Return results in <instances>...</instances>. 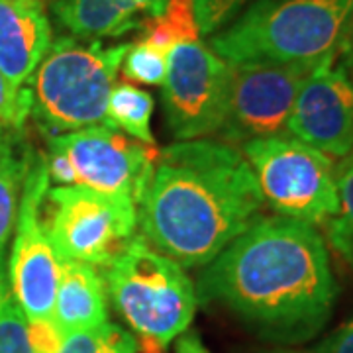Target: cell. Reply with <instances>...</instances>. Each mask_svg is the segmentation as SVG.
<instances>
[{
	"instance_id": "6da1fadb",
	"label": "cell",
	"mask_w": 353,
	"mask_h": 353,
	"mask_svg": "<svg viewBox=\"0 0 353 353\" xmlns=\"http://www.w3.org/2000/svg\"><path fill=\"white\" fill-rule=\"evenodd\" d=\"M196 301L226 306L261 338L303 343L338 299L322 234L292 218H259L202 271Z\"/></svg>"
},
{
	"instance_id": "7a4b0ae2",
	"label": "cell",
	"mask_w": 353,
	"mask_h": 353,
	"mask_svg": "<svg viewBox=\"0 0 353 353\" xmlns=\"http://www.w3.org/2000/svg\"><path fill=\"white\" fill-rule=\"evenodd\" d=\"M263 204L238 148L187 139L159 150L138 212L148 243L185 269L218 257L259 220Z\"/></svg>"
},
{
	"instance_id": "3957f363",
	"label": "cell",
	"mask_w": 353,
	"mask_h": 353,
	"mask_svg": "<svg viewBox=\"0 0 353 353\" xmlns=\"http://www.w3.org/2000/svg\"><path fill=\"white\" fill-rule=\"evenodd\" d=\"M353 0H253L210 38L226 63L316 65L336 55Z\"/></svg>"
},
{
	"instance_id": "277c9868",
	"label": "cell",
	"mask_w": 353,
	"mask_h": 353,
	"mask_svg": "<svg viewBox=\"0 0 353 353\" xmlns=\"http://www.w3.org/2000/svg\"><path fill=\"white\" fill-rule=\"evenodd\" d=\"M104 285L143 353H165L194 318L196 292L189 275L143 238L106 267Z\"/></svg>"
},
{
	"instance_id": "5b68a950",
	"label": "cell",
	"mask_w": 353,
	"mask_h": 353,
	"mask_svg": "<svg viewBox=\"0 0 353 353\" xmlns=\"http://www.w3.org/2000/svg\"><path fill=\"white\" fill-rule=\"evenodd\" d=\"M128 43L104 48L99 39L59 38L36 67L32 112L48 132H75L104 124L108 97Z\"/></svg>"
},
{
	"instance_id": "8992f818",
	"label": "cell",
	"mask_w": 353,
	"mask_h": 353,
	"mask_svg": "<svg viewBox=\"0 0 353 353\" xmlns=\"http://www.w3.org/2000/svg\"><path fill=\"white\" fill-rule=\"evenodd\" d=\"M263 201L279 216L326 226L338 212V181L332 157L290 134L243 143Z\"/></svg>"
},
{
	"instance_id": "52a82bcc",
	"label": "cell",
	"mask_w": 353,
	"mask_h": 353,
	"mask_svg": "<svg viewBox=\"0 0 353 353\" xmlns=\"http://www.w3.org/2000/svg\"><path fill=\"white\" fill-rule=\"evenodd\" d=\"M48 196L55 208L46 224L57 259L108 267L136 240L138 204L128 196L85 187H55Z\"/></svg>"
},
{
	"instance_id": "ba28073f",
	"label": "cell",
	"mask_w": 353,
	"mask_h": 353,
	"mask_svg": "<svg viewBox=\"0 0 353 353\" xmlns=\"http://www.w3.org/2000/svg\"><path fill=\"white\" fill-rule=\"evenodd\" d=\"M50 183L46 157L30 152L10 255V292L28 324L53 322L59 283V259L51 245L48 224L41 220Z\"/></svg>"
},
{
	"instance_id": "9c48e42d",
	"label": "cell",
	"mask_w": 353,
	"mask_h": 353,
	"mask_svg": "<svg viewBox=\"0 0 353 353\" xmlns=\"http://www.w3.org/2000/svg\"><path fill=\"white\" fill-rule=\"evenodd\" d=\"M230 67L201 39L179 41L167 51L163 106L176 141L218 134L228 108Z\"/></svg>"
},
{
	"instance_id": "30bf717a",
	"label": "cell",
	"mask_w": 353,
	"mask_h": 353,
	"mask_svg": "<svg viewBox=\"0 0 353 353\" xmlns=\"http://www.w3.org/2000/svg\"><path fill=\"white\" fill-rule=\"evenodd\" d=\"M50 150H57L69 159L77 187L128 196L138 208L159 155L155 143H141L106 124L51 136Z\"/></svg>"
},
{
	"instance_id": "8fae6325",
	"label": "cell",
	"mask_w": 353,
	"mask_h": 353,
	"mask_svg": "<svg viewBox=\"0 0 353 353\" xmlns=\"http://www.w3.org/2000/svg\"><path fill=\"white\" fill-rule=\"evenodd\" d=\"M228 67L226 118L218 134L234 143L285 134L299 90L314 65L228 63Z\"/></svg>"
},
{
	"instance_id": "7c38bea8",
	"label": "cell",
	"mask_w": 353,
	"mask_h": 353,
	"mask_svg": "<svg viewBox=\"0 0 353 353\" xmlns=\"http://www.w3.org/2000/svg\"><path fill=\"white\" fill-rule=\"evenodd\" d=\"M336 55L322 59L306 77L287 134L330 157H347L353 152V79L336 63Z\"/></svg>"
},
{
	"instance_id": "4fadbf2b",
	"label": "cell",
	"mask_w": 353,
	"mask_h": 353,
	"mask_svg": "<svg viewBox=\"0 0 353 353\" xmlns=\"http://www.w3.org/2000/svg\"><path fill=\"white\" fill-rule=\"evenodd\" d=\"M51 48V24L41 0H0V73L24 87Z\"/></svg>"
},
{
	"instance_id": "5bb4252c",
	"label": "cell",
	"mask_w": 353,
	"mask_h": 353,
	"mask_svg": "<svg viewBox=\"0 0 353 353\" xmlns=\"http://www.w3.org/2000/svg\"><path fill=\"white\" fill-rule=\"evenodd\" d=\"M167 0H53V14L75 38H118L159 16Z\"/></svg>"
},
{
	"instance_id": "9a60e30c",
	"label": "cell",
	"mask_w": 353,
	"mask_h": 353,
	"mask_svg": "<svg viewBox=\"0 0 353 353\" xmlns=\"http://www.w3.org/2000/svg\"><path fill=\"white\" fill-rule=\"evenodd\" d=\"M108 322L106 285L94 265L59 259L53 324L61 336Z\"/></svg>"
},
{
	"instance_id": "2e32d148",
	"label": "cell",
	"mask_w": 353,
	"mask_h": 353,
	"mask_svg": "<svg viewBox=\"0 0 353 353\" xmlns=\"http://www.w3.org/2000/svg\"><path fill=\"white\" fill-rule=\"evenodd\" d=\"M18 130L0 128V255L16 226L30 152L20 150Z\"/></svg>"
},
{
	"instance_id": "e0dca14e",
	"label": "cell",
	"mask_w": 353,
	"mask_h": 353,
	"mask_svg": "<svg viewBox=\"0 0 353 353\" xmlns=\"http://www.w3.org/2000/svg\"><path fill=\"white\" fill-rule=\"evenodd\" d=\"M153 97L143 88H138L132 83L114 85L108 97L104 124L114 128L130 138L138 139L141 143L153 145L152 116H153Z\"/></svg>"
},
{
	"instance_id": "ac0fdd59",
	"label": "cell",
	"mask_w": 353,
	"mask_h": 353,
	"mask_svg": "<svg viewBox=\"0 0 353 353\" xmlns=\"http://www.w3.org/2000/svg\"><path fill=\"white\" fill-rule=\"evenodd\" d=\"M141 28V41H148L165 53L179 41L199 39L201 36L194 16V0H167L163 12L150 18Z\"/></svg>"
},
{
	"instance_id": "d6986e66",
	"label": "cell",
	"mask_w": 353,
	"mask_h": 353,
	"mask_svg": "<svg viewBox=\"0 0 353 353\" xmlns=\"http://www.w3.org/2000/svg\"><path fill=\"white\" fill-rule=\"evenodd\" d=\"M336 181L340 204L326 224V236L332 250L353 269V152L336 169Z\"/></svg>"
},
{
	"instance_id": "ffe728a7",
	"label": "cell",
	"mask_w": 353,
	"mask_h": 353,
	"mask_svg": "<svg viewBox=\"0 0 353 353\" xmlns=\"http://www.w3.org/2000/svg\"><path fill=\"white\" fill-rule=\"evenodd\" d=\"M55 353H138V341L124 328L104 322L67 334Z\"/></svg>"
},
{
	"instance_id": "44dd1931",
	"label": "cell",
	"mask_w": 353,
	"mask_h": 353,
	"mask_svg": "<svg viewBox=\"0 0 353 353\" xmlns=\"http://www.w3.org/2000/svg\"><path fill=\"white\" fill-rule=\"evenodd\" d=\"M122 73L132 83L163 85L167 73V53L141 41L130 46L122 61Z\"/></svg>"
},
{
	"instance_id": "7402d4cb",
	"label": "cell",
	"mask_w": 353,
	"mask_h": 353,
	"mask_svg": "<svg viewBox=\"0 0 353 353\" xmlns=\"http://www.w3.org/2000/svg\"><path fill=\"white\" fill-rule=\"evenodd\" d=\"M0 353H38L28 332V320L12 292L0 299Z\"/></svg>"
},
{
	"instance_id": "603a6c76",
	"label": "cell",
	"mask_w": 353,
	"mask_h": 353,
	"mask_svg": "<svg viewBox=\"0 0 353 353\" xmlns=\"http://www.w3.org/2000/svg\"><path fill=\"white\" fill-rule=\"evenodd\" d=\"M32 112L30 88L16 87L0 73V128L20 130Z\"/></svg>"
},
{
	"instance_id": "cb8c5ba5",
	"label": "cell",
	"mask_w": 353,
	"mask_h": 353,
	"mask_svg": "<svg viewBox=\"0 0 353 353\" xmlns=\"http://www.w3.org/2000/svg\"><path fill=\"white\" fill-rule=\"evenodd\" d=\"M248 0H194L199 32L212 36L240 12Z\"/></svg>"
},
{
	"instance_id": "d4e9b609",
	"label": "cell",
	"mask_w": 353,
	"mask_h": 353,
	"mask_svg": "<svg viewBox=\"0 0 353 353\" xmlns=\"http://www.w3.org/2000/svg\"><path fill=\"white\" fill-rule=\"evenodd\" d=\"M312 353H353V318L326 336Z\"/></svg>"
},
{
	"instance_id": "484cf974",
	"label": "cell",
	"mask_w": 353,
	"mask_h": 353,
	"mask_svg": "<svg viewBox=\"0 0 353 353\" xmlns=\"http://www.w3.org/2000/svg\"><path fill=\"white\" fill-rule=\"evenodd\" d=\"M176 353H210L204 345L202 341L199 340V336L194 334H187L179 340V345H176Z\"/></svg>"
},
{
	"instance_id": "4316f807",
	"label": "cell",
	"mask_w": 353,
	"mask_h": 353,
	"mask_svg": "<svg viewBox=\"0 0 353 353\" xmlns=\"http://www.w3.org/2000/svg\"><path fill=\"white\" fill-rule=\"evenodd\" d=\"M10 290L6 287V277H4V273H2V255H0V299L4 296V294H8Z\"/></svg>"
},
{
	"instance_id": "83f0119b",
	"label": "cell",
	"mask_w": 353,
	"mask_h": 353,
	"mask_svg": "<svg viewBox=\"0 0 353 353\" xmlns=\"http://www.w3.org/2000/svg\"><path fill=\"white\" fill-rule=\"evenodd\" d=\"M345 50H353V14H352V22H350V28H347V36H345V41H343Z\"/></svg>"
},
{
	"instance_id": "f1b7e54d",
	"label": "cell",
	"mask_w": 353,
	"mask_h": 353,
	"mask_svg": "<svg viewBox=\"0 0 353 353\" xmlns=\"http://www.w3.org/2000/svg\"><path fill=\"white\" fill-rule=\"evenodd\" d=\"M347 53H350V61H352V67H353V50H350Z\"/></svg>"
},
{
	"instance_id": "f546056e",
	"label": "cell",
	"mask_w": 353,
	"mask_h": 353,
	"mask_svg": "<svg viewBox=\"0 0 353 353\" xmlns=\"http://www.w3.org/2000/svg\"><path fill=\"white\" fill-rule=\"evenodd\" d=\"M277 353H292V352H277Z\"/></svg>"
}]
</instances>
